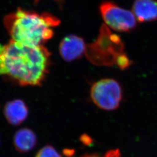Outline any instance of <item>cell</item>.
<instances>
[{
    "instance_id": "6",
    "label": "cell",
    "mask_w": 157,
    "mask_h": 157,
    "mask_svg": "<svg viewBox=\"0 0 157 157\" xmlns=\"http://www.w3.org/2000/svg\"><path fill=\"white\" fill-rule=\"evenodd\" d=\"M133 13L140 22L157 19V2L155 0H135Z\"/></svg>"
},
{
    "instance_id": "10",
    "label": "cell",
    "mask_w": 157,
    "mask_h": 157,
    "mask_svg": "<svg viewBox=\"0 0 157 157\" xmlns=\"http://www.w3.org/2000/svg\"><path fill=\"white\" fill-rule=\"evenodd\" d=\"M117 63L118 67L122 69L128 67L130 64L129 59L127 56L124 54H121L118 56V58L116 60Z\"/></svg>"
},
{
    "instance_id": "7",
    "label": "cell",
    "mask_w": 157,
    "mask_h": 157,
    "mask_svg": "<svg viewBox=\"0 0 157 157\" xmlns=\"http://www.w3.org/2000/svg\"><path fill=\"white\" fill-rule=\"evenodd\" d=\"M4 114L10 124L17 126L26 120L28 115V109L22 100H15L6 104Z\"/></svg>"
},
{
    "instance_id": "2",
    "label": "cell",
    "mask_w": 157,
    "mask_h": 157,
    "mask_svg": "<svg viewBox=\"0 0 157 157\" xmlns=\"http://www.w3.org/2000/svg\"><path fill=\"white\" fill-rule=\"evenodd\" d=\"M61 22L48 12L41 13L18 8L4 19L11 40L26 45H43L54 36L53 28Z\"/></svg>"
},
{
    "instance_id": "3",
    "label": "cell",
    "mask_w": 157,
    "mask_h": 157,
    "mask_svg": "<svg viewBox=\"0 0 157 157\" xmlns=\"http://www.w3.org/2000/svg\"><path fill=\"white\" fill-rule=\"evenodd\" d=\"M90 97L93 102L101 109L115 110L118 108L122 100L121 87L114 79H101L92 86Z\"/></svg>"
},
{
    "instance_id": "4",
    "label": "cell",
    "mask_w": 157,
    "mask_h": 157,
    "mask_svg": "<svg viewBox=\"0 0 157 157\" xmlns=\"http://www.w3.org/2000/svg\"><path fill=\"white\" fill-rule=\"evenodd\" d=\"M100 12L105 25L119 32H129L136 27L137 19L132 12L111 1L101 2Z\"/></svg>"
},
{
    "instance_id": "8",
    "label": "cell",
    "mask_w": 157,
    "mask_h": 157,
    "mask_svg": "<svg viewBox=\"0 0 157 157\" xmlns=\"http://www.w3.org/2000/svg\"><path fill=\"white\" fill-rule=\"evenodd\" d=\"M37 144V137L33 132L28 128L17 131L13 137V144L17 151L21 153L31 151Z\"/></svg>"
},
{
    "instance_id": "1",
    "label": "cell",
    "mask_w": 157,
    "mask_h": 157,
    "mask_svg": "<svg viewBox=\"0 0 157 157\" xmlns=\"http://www.w3.org/2000/svg\"><path fill=\"white\" fill-rule=\"evenodd\" d=\"M50 53L43 45L11 40L0 44V75L22 86H39L48 73Z\"/></svg>"
},
{
    "instance_id": "11",
    "label": "cell",
    "mask_w": 157,
    "mask_h": 157,
    "mask_svg": "<svg viewBox=\"0 0 157 157\" xmlns=\"http://www.w3.org/2000/svg\"><path fill=\"white\" fill-rule=\"evenodd\" d=\"M81 157H121V153L118 150H112L108 152L105 155L104 157H101L97 154H86L85 155H83Z\"/></svg>"
},
{
    "instance_id": "9",
    "label": "cell",
    "mask_w": 157,
    "mask_h": 157,
    "mask_svg": "<svg viewBox=\"0 0 157 157\" xmlns=\"http://www.w3.org/2000/svg\"><path fill=\"white\" fill-rule=\"evenodd\" d=\"M35 157H61V156L54 147L51 146H46L40 150Z\"/></svg>"
},
{
    "instance_id": "5",
    "label": "cell",
    "mask_w": 157,
    "mask_h": 157,
    "mask_svg": "<svg viewBox=\"0 0 157 157\" xmlns=\"http://www.w3.org/2000/svg\"><path fill=\"white\" fill-rule=\"evenodd\" d=\"M86 51L84 40L76 35H69L64 37L59 46V52L62 58L71 62L83 55Z\"/></svg>"
},
{
    "instance_id": "12",
    "label": "cell",
    "mask_w": 157,
    "mask_h": 157,
    "mask_svg": "<svg viewBox=\"0 0 157 157\" xmlns=\"http://www.w3.org/2000/svg\"><path fill=\"white\" fill-rule=\"evenodd\" d=\"M35 1H36V2H38V1L40 0H35ZM53 1H56V3H58V5H59L61 6H62V4H63V0H53Z\"/></svg>"
}]
</instances>
